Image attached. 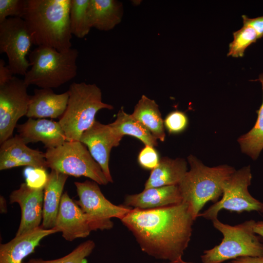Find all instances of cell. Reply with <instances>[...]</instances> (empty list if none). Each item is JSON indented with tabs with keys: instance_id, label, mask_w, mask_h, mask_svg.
I'll return each instance as SVG.
<instances>
[{
	"instance_id": "obj_7",
	"label": "cell",
	"mask_w": 263,
	"mask_h": 263,
	"mask_svg": "<svg viewBox=\"0 0 263 263\" xmlns=\"http://www.w3.org/2000/svg\"><path fill=\"white\" fill-rule=\"evenodd\" d=\"M48 168L68 176H84L101 185L109 182L100 166L86 146L79 141H66L47 149L45 152Z\"/></svg>"
},
{
	"instance_id": "obj_29",
	"label": "cell",
	"mask_w": 263,
	"mask_h": 263,
	"mask_svg": "<svg viewBox=\"0 0 263 263\" xmlns=\"http://www.w3.org/2000/svg\"><path fill=\"white\" fill-rule=\"evenodd\" d=\"M27 0H0V23L11 17L23 19Z\"/></svg>"
},
{
	"instance_id": "obj_27",
	"label": "cell",
	"mask_w": 263,
	"mask_h": 263,
	"mask_svg": "<svg viewBox=\"0 0 263 263\" xmlns=\"http://www.w3.org/2000/svg\"><path fill=\"white\" fill-rule=\"evenodd\" d=\"M233 40L229 45L228 56L242 57L246 49L259 39L256 31L250 26L244 25L233 33Z\"/></svg>"
},
{
	"instance_id": "obj_12",
	"label": "cell",
	"mask_w": 263,
	"mask_h": 263,
	"mask_svg": "<svg viewBox=\"0 0 263 263\" xmlns=\"http://www.w3.org/2000/svg\"><path fill=\"white\" fill-rule=\"evenodd\" d=\"M123 136L118 134L109 124L95 120L81 135L79 141L87 147L94 160L100 166L109 183L113 182L109 159L113 148L118 146Z\"/></svg>"
},
{
	"instance_id": "obj_34",
	"label": "cell",
	"mask_w": 263,
	"mask_h": 263,
	"mask_svg": "<svg viewBox=\"0 0 263 263\" xmlns=\"http://www.w3.org/2000/svg\"><path fill=\"white\" fill-rule=\"evenodd\" d=\"M13 74L8 65L5 64V62L3 59H0V86L2 85L10 80L13 77Z\"/></svg>"
},
{
	"instance_id": "obj_16",
	"label": "cell",
	"mask_w": 263,
	"mask_h": 263,
	"mask_svg": "<svg viewBox=\"0 0 263 263\" xmlns=\"http://www.w3.org/2000/svg\"><path fill=\"white\" fill-rule=\"evenodd\" d=\"M19 135L27 145L41 142L47 149L57 147L66 141L64 132L59 122L45 118H29L17 125Z\"/></svg>"
},
{
	"instance_id": "obj_10",
	"label": "cell",
	"mask_w": 263,
	"mask_h": 263,
	"mask_svg": "<svg viewBox=\"0 0 263 263\" xmlns=\"http://www.w3.org/2000/svg\"><path fill=\"white\" fill-rule=\"evenodd\" d=\"M33 44L24 19L8 18L0 23V53H5L14 75H24L31 65L26 58Z\"/></svg>"
},
{
	"instance_id": "obj_20",
	"label": "cell",
	"mask_w": 263,
	"mask_h": 263,
	"mask_svg": "<svg viewBox=\"0 0 263 263\" xmlns=\"http://www.w3.org/2000/svg\"><path fill=\"white\" fill-rule=\"evenodd\" d=\"M68 175L51 170L44 188L42 221L45 229L53 228L55 225L63 190Z\"/></svg>"
},
{
	"instance_id": "obj_9",
	"label": "cell",
	"mask_w": 263,
	"mask_h": 263,
	"mask_svg": "<svg viewBox=\"0 0 263 263\" xmlns=\"http://www.w3.org/2000/svg\"><path fill=\"white\" fill-rule=\"evenodd\" d=\"M252 174L249 166L236 170L225 182L222 197L198 217L212 221L218 218L222 210L242 213L256 211L263 213V203L253 197L248 188L251 184Z\"/></svg>"
},
{
	"instance_id": "obj_6",
	"label": "cell",
	"mask_w": 263,
	"mask_h": 263,
	"mask_svg": "<svg viewBox=\"0 0 263 263\" xmlns=\"http://www.w3.org/2000/svg\"><path fill=\"white\" fill-rule=\"evenodd\" d=\"M212 222L223 238L220 244L204 251L201 256L202 263H222L242 257L263 256V243L253 230L255 221L247 220L235 225L224 224L218 218Z\"/></svg>"
},
{
	"instance_id": "obj_38",
	"label": "cell",
	"mask_w": 263,
	"mask_h": 263,
	"mask_svg": "<svg viewBox=\"0 0 263 263\" xmlns=\"http://www.w3.org/2000/svg\"><path fill=\"white\" fill-rule=\"evenodd\" d=\"M194 263L192 262H188L184 261L182 258L179 259L178 260L173 261V262H163V263Z\"/></svg>"
},
{
	"instance_id": "obj_1",
	"label": "cell",
	"mask_w": 263,
	"mask_h": 263,
	"mask_svg": "<svg viewBox=\"0 0 263 263\" xmlns=\"http://www.w3.org/2000/svg\"><path fill=\"white\" fill-rule=\"evenodd\" d=\"M195 220L188 205L184 202L153 209L132 208L120 220L142 251L168 262L182 258Z\"/></svg>"
},
{
	"instance_id": "obj_31",
	"label": "cell",
	"mask_w": 263,
	"mask_h": 263,
	"mask_svg": "<svg viewBox=\"0 0 263 263\" xmlns=\"http://www.w3.org/2000/svg\"><path fill=\"white\" fill-rule=\"evenodd\" d=\"M164 124L169 133H178L184 131L187 127L188 118L184 112L174 111L167 115Z\"/></svg>"
},
{
	"instance_id": "obj_4",
	"label": "cell",
	"mask_w": 263,
	"mask_h": 263,
	"mask_svg": "<svg viewBox=\"0 0 263 263\" xmlns=\"http://www.w3.org/2000/svg\"><path fill=\"white\" fill-rule=\"evenodd\" d=\"M78 52L71 48L64 52L54 48L37 46L30 52V69L24 75L25 84L40 88H57L77 75Z\"/></svg>"
},
{
	"instance_id": "obj_8",
	"label": "cell",
	"mask_w": 263,
	"mask_h": 263,
	"mask_svg": "<svg viewBox=\"0 0 263 263\" xmlns=\"http://www.w3.org/2000/svg\"><path fill=\"white\" fill-rule=\"evenodd\" d=\"M79 199L75 201L85 214L92 230H109L113 228L112 218L121 220L132 209L125 205L117 206L103 195L98 184L94 181L75 182Z\"/></svg>"
},
{
	"instance_id": "obj_18",
	"label": "cell",
	"mask_w": 263,
	"mask_h": 263,
	"mask_svg": "<svg viewBox=\"0 0 263 263\" xmlns=\"http://www.w3.org/2000/svg\"><path fill=\"white\" fill-rule=\"evenodd\" d=\"M69 93L56 94L52 89H36L31 95L26 116L29 118H60L68 104Z\"/></svg>"
},
{
	"instance_id": "obj_24",
	"label": "cell",
	"mask_w": 263,
	"mask_h": 263,
	"mask_svg": "<svg viewBox=\"0 0 263 263\" xmlns=\"http://www.w3.org/2000/svg\"><path fill=\"white\" fill-rule=\"evenodd\" d=\"M110 126L118 134L131 135L137 138L145 146L156 147L157 139L132 114L127 113L122 108L118 111L115 121Z\"/></svg>"
},
{
	"instance_id": "obj_33",
	"label": "cell",
	"mask_w": 263,
	"mask_h": 263,
	"mask_svg": "<svg viewBox=\"0 0 263 263\" xmlns=\"http://www.w3.org/2000/svg\"><path fill=\"white\" fill-rule=\"evenodd\" d=\"M244 25L252 27L257 32L259 38L263 37V16L255 18H249L245 15L242 16Z\"/></svg>"
},
{
	"instance_id": "obj_2",
	"label": "cell",
	"mask_w": 263,
	"mask_h": 263,
	"mask_svg": "<svg viewBox=\"0 0 263 263\" xmlns=\"http://www.w3.org/2000/svg\"><path fill=\"white\" fill-rule=\"evenodd\" d=\"M71 0H27L23 19L33 44L64 52L72 48Z\"/></svg>"
},
{
	"instance_id": "obj_5",
	"label": "cell",
	"mask_w": 263,
	"mask_h": 263,
	"mask_svg": "<svg viewBox=\"0 0 263 263\" xmlns=\"http://www.w3.org/2000/svg\"><path fill=\"white\" fill-rule=\"evenodd\" d=\"M68 91L67 106L58 122L67 141H79L82 133L95 121L99 110L113 107L102 101L101 91L95 84L74 82Z\"/></svg>"
},
{
	"instance_id": "obj_22",
	"label": "cell",
	"mask_w": 263,
	"mask_h": 263,
	"mask_svg": "<svg viewBox=\"0 0 263 263\" xmlns=\"http://www.w3.org/2000/svg\"><path fill=\"white\" fill-rule=\"evenodd\" d=\"M187 171V163L185 159L161 158L157 166L151 170L144 189L178 185Z\"/></svg>"
},
{
	"instance_id": "obj_21",
	"label": "cell",
	"mask_w": 263,
	"mask_h": 263,
	"mask_svg": "<svg viewBox=\"0 0 263 263\" xmlns=\"http://www.w3.org/2000/svg\"><path fill=\"white\" fill-rule=\"evenodd\" d=\"M88 15L92 28L107 31L121 21L123 6L115 0H89Z\"/></svg>"
},
{
	"instance_id": "obj_26",
	"label": "cell",
	"mask_w": 263,
	"mask_h": 263,
	"mask_svg": "<svg viewBox=\"0 0 263 263\" xmlns=\"http://www.w3.org/2000/svg\"><path fill=\"white\" fill-rule=\"evenodd\" d=\"M89 0H71L70 27L72 35L82 38L92 28L88 15Z\"/></svg>"
},
{
	"instance_id": "obj_23",
	"label": "cell",
	"mask_w": 263,
	"mask_h": 263,
	"mask_svg": "<svg viewBox=\"0 0 263 263\" xmlns=\"http://www.w3.org/2000/svg\"><path fill=\"white\" fill-rule=\"evenodd\" d=\"M157 140L164 141L166 134L164 120L155 100L142 95L131 114Z\"/></svg>"
},
{
	"instance_id": "obj_30",
	"label": "cell",
	"mask_w": 263,
	"mask_h": 263,
	"mask_svg": "<svg viewBox=\"0 0 263 263\" xmlns=\"http://www.w3.org/2000/svg\"><path fill=\"white\" fill-rule=\"evenodd\" d=\"M25 183L29 188L35 189H44L49 175L46 169L40 168L27 167L24 170Z\"/></svg>"
},
{
	"instance_id": "obj_13",
	"label": "cell",
	"mask_w": 263,
	"mask_h": 263,
	"mask_svg": "<svg viewBox=\"0 0 263 263\" xmlns=\"http://www.w3.org/2000/svg\"><path fill=\"white\" fill-rule=\"evenodd\" d=\"M44 189H35L25 183L9 195L11 204L18 203L21 209V219L16 236L27 233L40 226L42 221Z\"/></svg>"
},
{
	"instance_id": "obj_25",
	"label": "cell",
	"mask_w": 263,
	"mask_h": 263,
	"mask_svg": "<svg viewBox=\"0 0 263 263\" xmlns=\"http://www.w3.org/2000/svg\"><path fill=\"white\" fill-rule=\"evenodd\" d=\"M262 86L263 94V73L258 79ZM258 117L255 125L247 133L238 139L242 151L255 160L263 149V98L260 109L257 111Z\"/></svg>"
},
{
	"instance_id": "obj_37",
	"label": "cell",
	"mask_w": 263,
	"mask_h": 263,
	"mask_svg": "<svg viewBox=\"0 0 263 263\" xmlns=\"http://www.w3.org/2000/svg\"><path fill=\"white\" fill-rule=\"evenodd\" d=\"M0 210L1 213H5L7 211L6 201L2 196L0 197Z\"/></svg>"
},
{
	"instance_id": "obj_17",
	"label": "cell",
	"mask_w": 263,
	"mask_h": 263,
	"mask_svg": "<svg viewBox=\"0 0 263 263\" xmlns=\"http://www.w3.org/2000/svg\"><path fill=\"white\" fill-rule=\"evenodd\" d=\"M58 232L54 228L45 229L41 225L24 234L16 236L0 245V263H22L33 253L45 237Z\"/></svg>"
},
{
	"instance_id": "obj_32",
	"label": "cell",
	"mask_w": 263,
	"mask_h": 263,
	"mask_svg": "<svg viewBox=\"0 0 263 263\" xmlns=\"http://www.w3.org/2000/svg\"><path fill=\"white\" fill-rule=\"evenodd\" d=\"M159 161L158 153L153 147L145 146L138 154V163L145 169L152 170Z\"/></svg>"
},
{
	"instance_id": "obj_35",
	"label": "cell",
	"mask_w": 263,
	"mask_h": 263,
	"mask_svg": "<svg viewBox=\"0 0 263 263\" xmlns=\"http://www.w3.org/2000/svg\"><path fill=\"white\" fill-rule=\"evenodd\" d=\"M227 263H263V256L242 257L231 260Z\"/></svg>"
},
{
	"instance_id": "obj_3",
	"label": "cell",
	"mask_w": 263,
	"mask_h": 263,
	"mask_svg": "<svg viewBox=\"0 0 263 263\" xmlns=\"http://www.w3.org/2000/svg\"><path fill=\"white\" fill-rule=\"evenodd\" d=\"M190 169L178 185L182 201L188 205L195 220L209 201L217 202L225 182L236 171L228 165L208 167L192 155L188 157Z\"/></svg>"
},
{
	"instance_id": "obj_15",
	"label": "cell",
	"mask_w": 263,
	"mask_h": 263,
	"mask_svg": "<svg viewBox=\"0 0 263 263\" xmlns=\"http://www.w3.org/2000/svg\"><path fill=\"white\" fill-rule=\"evenodd\" d=\"M21 166L48 168L45 153L29 148L17 134L1 144L0 170Z\"/></svg>"
},
{
	"instance_id": "obj_11",
	"label": "cell",
	"mask_w": 263,
	"mask_h": 263,
	"mask_svg": "<svg viewBox=\"0 0 263 263\" xmlns=\"http://www.w3.org/2000/svg\"><path fill=\"white\" fill-rule=\"evenodd\" d=\"M23 79L15 76L0 86V143L12 137L18 120L26 115L31 95Z\"/></svg>"
},
{
	"instance_id": "obj_36",
	"label": "cell",
	"mask_w": 263,
	"mask_h": 263,
	"mask_svg": "<svg viewBox=\"0 0 263 263\" xmlns=\"http://www.w3.org/2000/svg\"><path fill=\"white\" fill-rule=\"evenodd\" d=\"M253 230L254 232L263 240V221L255 222Z\"/></svg>"
},
{
	"instance_id": "obj_14",
	"label": "cell",
	"mask_w": 263,
	"mask_h": 263,
	"mask_svg": "<svg viewBox=\"0 0 263 263\" xmlns=\"http://www.w3.org/2000/svg\"><path fill=\"white\" fill-rule=\"evenodd\" d=\"M68 241L86 238L92 230L80 207L69 195L63 193L55 226Z\"/></svg>"
},
{
	"instance_id": "obj_28",
	"label": "cell",
	"mask_w": 263,
	"mask_h": 263,
	"mask_svg": "<svg viewBox=\"0 0 263 263\" xmlns=\"http://www.w3.org/2000/svg\"><path fill=\"white\" fill-rule=\"evenodd\" d=\"M95 247V243L89 240L80 244L70 253L61 258L51 260L31 259L22 263H87V257L91 254Z\"/></svg>"
},
{
	"instance_id": "obj_19",
	"label": "cell",
	"mask_w": 263,
	"mask_h": 263,
	"mask_svg": "<svg viewBox=\"0 0 263 263\" xmlns=\"http://www.w3.org/2000/svg\"><path fill=\"white\" fill-rule=\"evenodd\" d=\"M178 185L151 188L142 192L127 195L125 206L141 209L162 207L182 203Z\"/></svg>"
}]
</instances>
